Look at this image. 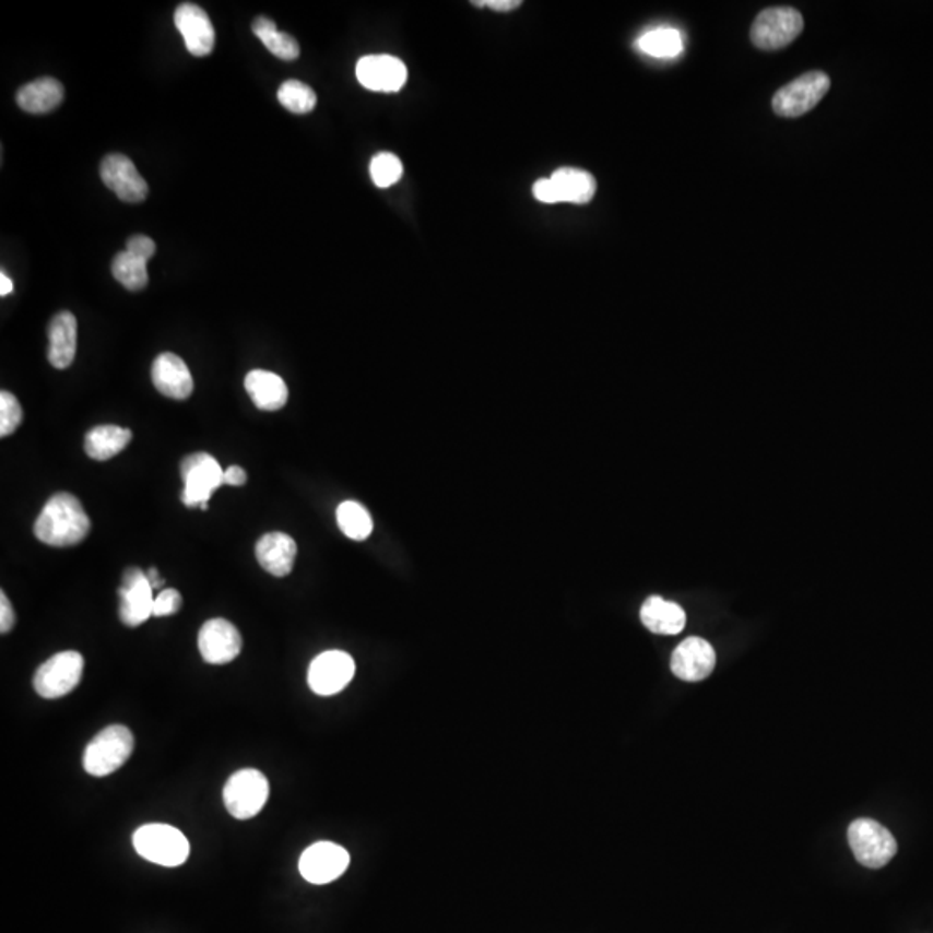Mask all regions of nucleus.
I'll return each instance as SVG.
<instances>
[{
  "instance_id": "obj_1",
  "label": "nucleus",
  "mask_w": 933,
  "mask_h": 933,
  "mask_svg": "<svg viewBox=\"0 0 933 933\" xmlns=\"http://www.w3.org/2000/svg\"><path fill=\"white\" fill-rule=\"evenodd\" d=\"M34 531L42 543L64 548L79 545L87 538L91 519L76 496L67 492L56 493L42 508Z\"/></svg>"
},
{
  "instance_id": "obj_2",
  "label": "nucleus",
  "mask_w": 933,
  "mask_h": 933,
  "mask_svg": "<svg viewBox=\"0 0 933 933\" xmlns=\"http://www.w3.org/2000/svg\"><path fill=\"white\" fill-rule=\"evenodd\" d=\"M132 731L121 724L99 731L83 754V768L92 777H108L130 759L133 752Z\"/></svg>"
},
{
  "instance_id": "obj_3",
  "label": "nucleus",
  "mask_w": 933,
  "mask_h": 933,
  "mask_svg": "<svg viewBox=\"0 0 933 933\" xmlns=\"http://www.w3.org/2000/svg\"><path fill=\"white\" fill-rule=\"evenodd\" d=\"M137 854L160 866L175 867L186 863L190 854L189 840L175 826L144 825L133 834Z\"/></svg>"
},
{
  "instance_id": "obj_4",
  "label": "nucleus",
  "mask_w": 933,
  "mask_h": 933,
  "mask_svg": "<svg viewBox=\"0 0 933 933\" xmlns=\"http://www.w3.org/2000/svg\"><path fill=\"white\" fill-rule=\"evenodd\" d=\"M847 839L859 863L872 870L890 863L897 852L894 835L875 819L859 818L852 822Z\"/></svg>"
},
{
  "instance_id": "obj_5",
  "label": "nucleus",
  "mask_w": 933,
  "mask_h": 933,
  "mask_svg": "<svg viewBox=\"0 0 933 933\" xmlns=\"http://www.w3.org/2000/svg\"><path fill=\"white\" fill-rule=\"evenodd\" d=\"M270 784L258 769H240L225 783L224 802L236 819H251L269 801Z\"/></svg>"
},
{
  "instance_id": "obj_6",
  "label": "nucleus",
  "mask_w": 933,
  "mask_h": 933,
  "mask_svg": "<svg viewBox=\"0 0 933 933\" xmlns=\"http://www.w3.org/2000/svg\"><path fill=\"white\" fill-rule=\"evenodd\" d=\"M180 474H182L184 481V505L189 508L199 507L208 510V500H210L211 495L224 484V469L211 454L199 451V453L189 454L182 460Z\"/></svg>"
},
{
  "instance_id": "obj_7",
  "label": "nucleus",
  "mask_w": 933,
  "mask_h": 933,
  "mask_svg": "<svg viewBox=\"0 0 933 933\" xmlns=\"http://www.w3.org/2000/svg\"><path fill=\"white\" fill-rule=\"evenodd\" d=\"M830 87V76L823 71L804 73L775 94L772 111L783 118H799L816 108Z\"/></svg>"
},
{
  "instance_id": "obj_8",
  "label": "nucleus",
  "mask_w": 933,
  "mask_h": 933,
  "mask_svg": "<svg viewBox=\"0 0 933 933\" xmlns=\"http://www.w3.org/2000/svg\"><path fill=\"white\" fill-rule=\"evenodd\" d=\"M804 29V17L793 8H769L757 14L751 28L757 49L778 50L792 44Z\"/></svg>"
},
{
  "instance_id": "obj_9",
  "label": "nucleus",
  "mask_w": 933,
  "mask_h": 933,
  "mask_svg": "<svg viewBox=\"0 0 933 933\" xmlns=\"http://www.w3.org/2000/svg\"><path fill=\"white\" fill-rule=\"evenodd\" d=\"M83 674V657L79 652L56 653L38 668L34 676L35 692L44 698H59L75 690Z\"/></svg>"
},
{
  "instance_id": "obj_10",
  "label": "nucleus",
  "mask_w": 933,
  "mask_h": 933,
  "mask_svg": "<svg viewBox=\"0 0 933 933\" xmlns=\"http://www.w3.org/2000/svg\"><path fill=\"white\" fill-rule=\"evenodd\" d=\"M355 661L350 653L329 650L320 653L311 662L308 670V685L315 694L329 697L343 692L355 676Z\"/></svg>"
},
{
  "instance_id": "obj_11",
  "label": "nucleus",
  "mask_w": 933,
  "mask_h": 933,
  "mask_svg": "<svg viewBox=\"0 0 933 933\" xmlns=\"http://www.w3.org/2000/svg\"><path fill=\"white\" fill-rule=\"evenodd\" d=\"M350 866V854L334 842H317L308 847L299 859V873L314 885L331 884L343 876Z\"/></svg>"
},
{
  "instance_id": "obj_12",
  "label": "nucleus",
  "mask_w": 933,
  "mask_h": 933,
  "mask_svg": "<svg viewBox=\"0 0 933 933\" xmlns=\"http://www.w3.org/2000/svg\"><path fill=\"white\" fill-rule=\"evenodd\" d=\"M118 597H120L121 621L130 628L141 626L153 616L156 597L150 579L141 569L130 567L125 570Z\"/></svg>"
},
{
  "instance_id": "obj_13",
  "label": "nucleus",
  "mask_w": 933,
  "mask_h": 933,
  "mask_svg": "<svg viewBox=\"0 0 933 933\" xmlns=\"http://www.w3.org/2000/svg\"><path fill=\"white\" fill-rule=\"evenodd\" d=\"M101 178L125 203H141L150 194L145 182L132 160L123 154H109L101 163Z\"/></svg>"
},
{
  "instance_id": "obj_14",
  "label": "nucleus",
  "mask_w": 933,
  "mask_h": 933,
  "mask_svg": "<svg viewBox=\"0 0 933 933\" xmlns=\"http://www.w3.org/2000/svg\"><path fill=\"white\" fill-rule=\"evenodd\" d=\"M198 647L208 664H228L243 650V636L227 619H210L199 629Z\"/></svg>"
},
{
  "instance_id": "obj_15",
  "label": "nucleus",
  "mask_w": 933,
  "mask_h": 933,
  "mask_svg": "<svg viewBox=\"0 0 933 933\" xmlns=\"http://www.w3.org/2000/svg\"><path fill=\"white\" fill-rule=\"evenodd\" d=\"M356 79L368 91L391 94L405 85L409 71L405 62L394 56H365L356 64Z\"/></svg>"
},
{
  "instance_id": "obj_16",
  "label": "nucleus",
  "mask_w": 933,
  "mask_h": 933,
  "mask_svg": "<svg viewBox=\"0 0 933 933\" xmlns=\"http://www.w3.org/2000/svg\"><path fill=\"white\" fill-rule=\"evenodd\" d=\"M716 668V652L704 638L692 636L677 645L671 657V671L683 682H702Z\"/></svg>"
},
{
  "instance_id": "obj_17",
  "label": "nucleus",
  "mask_w": 933,
  "mask_h": 933,
  "mask_svg": "<svg viewBox=\"0 0 933 933\" xmlns=\"http://www.w3.org/2000/svg\"><path fill=\"white\" fill-rule=\"evenodd\" d=\"M175 26L182 34L190 55L203 58L215 49V28L203 8L192 2L180 4L175 11Z\"/></svg>"
},
{
  "instance_id": "obj_18",
  "label": "nucleus",
  "mask_w": 933,
  "mask_h": 933,
  "mask_svg": "<svg viewBox=\"0 0 933 933\" xmlns=\"http://www.w3.org/2000/svg\"><path fill=\"white\" fill-rule=\"evenodd\" d=\"M151 377L154 388L172 400H187L194 391V379L189 367L174 353H162L154 359Z\"/></svg>"
},
{
  "instance_id": "obj_19",
  "label": "nucleus",
  "mask_w": 933,
  "mask_h": 933,
  "mask_svg": "<svg viewBox=\"0 0 933 933\" xmlns=\"http://www.w3.org/2000/svg\"><path fill=\"white\" fill-rule=\"evenodd\" d=\"M258 562L267 572L275 578L290 576L294 567V560L298 555V546L290 534L267 533L260 538L255 548Z\"/></svg>"
},
{
  "instance_id": "obj_20",
  "label": "nucleus",
  "mask_w": 933,
  "mask_h": 933,
  "mask_svg": "<svg viewBox=\"0 0 933 933\" xmlns=\"http://www.w3.org/2000/svg\"><path fill=\"white\" fill-rule=\"evenodd\" d=\"M49 358L50 365L55 368L70 367L73 364L76 355V338H79V327H76L75 315L71 311H61L50 320L49 329Z\"/></svg>"
},
{
  "instance_id": "obj_21",
  "label": "nucleus",
  "mask_w": 933,
  "mask_h": 933,
  "mask_svg": "<svg viewBox=\"0 0 933 933\" xmlns=\"http://www.w3.org/2000/svg\"><path fill=\"white\" fill-rule=\"evenodd\" d=\"M252 403L263 412H277L287 403L290 389L284 379L269 370H252L244 380Z\"/></svg>"
},
{
  "instance_id": "obj_22",
  "label": "nucleus",
  "mask_w": 933,
  "mask_h": 933,
  "mask_svg": "<svg viewBox=\"0 0 933 933\" xmlns=\"http://www.w3.org/2000/svg\"><path fill=\"white\" fill-rule=\"evenodd\" d=\"M641 623L656 635H677L686 626V614L677 603L650 597L640 611Z\"/></svg>"
},
{
  "instance_id": "obj_23",
  "label": "nucleus",
  "mask_w": 933,
  "mask_h": 933,
  "mask_svg": "<svg viewBox=\"0 0 933 933\" xmlns=\"http://www.w3.org/2000/svg\"><path fill=\"white\" fill-rule=\"evenodd\" d=\"M64 99V88L61 82L50 76L35 80L17 91L16 101L23 111L32 115H44L55 111Z\"/></svg>"
},
{
  "instance_id": "obj_24",
  "label": "nucleus",
  "mask_w": 933,
  "mask_h": 933,
  "mask_svg": "<svg viewBox=\"0 0 933 933\" xmlns=\"http://www.w3.org/2000/svg\"><path fill=\"white\" fill-rule=\"evenodd\" d=\"M560 203L588 204L597 194V180L584 169L560 168L552 175Z\"/></svg>"
},
{
  "instance_id": "obj_25",
  "label": "nucleus",
  "mask_w": 933,
  "mask_h": 933,
  "mask_svg": "<svg viewBox=\"0 0 933 933\" xmlns=\"http://www.w3.org/2000/svg\"><path fill=\"white\" fill-rule=\"evenodd\" d=\"M132 441V430L120 426H99L88 430L85 438V451L94 460L113 459L129 447Z\"/></svg>"
},
{
  "instance_id": "obj_26",
  "label": "nucleus",
  "mask_w": 933,
  "mask_h": 933,
  "mask_svg": "<svg viewBox=\"0 0 933 933\" xmlns=\"http://www.w3.org/2000/svg\"><path fill=\"white\" fill-rule=\"evenodd\" d=\"M252 32L263 42V46L272 52L275 58L284 61H294L302 55L299 44L290 34L279 32L275 21L270 17L260 16L252 23Z\"/></svg>"
},
{
  "instance_id": "obj_27",
  "label": "nucleus",
  "mask_w": 933,
  "mask_h": 933,
  "mask_svg": "<svg viewBox=\"0 0 933 933\" xmlns=\"http://www.w3.org/2000/svg\"><path fill=\"white\" fill-rule=\"evenodd\" d=\"M338 525L350 540L355 542H364L373 534L374 522L367 508L356 504V501H344L339 505Z\"/></svg>"
},
{
  "instance_id": "obj_28",
  "label": "nucleus",
  "mask_w": 933,
  "mask_h": 933,
  "mask_svg": "<svg viewBox=\"0 0 933 933\" xmlns=\"http://www.w3.org/2000/svg\"><path fill=\"white\" fill-rule=\"evenodd\" d=\"M638 47L652 58H676L682 55L683 38L674 28H657L641 35Z\"/></svg>"
},
{
  "instance_id": "obj_29",
  "label": "nucleus",
  "mask_w": 933,
  "mask_h": 933,
  "mask_svg": "<svg viewBox=\"0 0 933 933\" xmlns=\"http://www.w3.org/2000/svg\"><path fill=\"white\" fill-rule=\"evenodd\" d=\"M113 277L129 291L144 290L150 282L147 263L130 255L129 251L118 252L113 260Z\"/></svg>"
},
{
  "instance_id": "obj_30",
  "label": "nucleus",
  "mask_w": 933,
  "mask_h": 933,
  "mask_svg": "<svg viewBox=\"0 0 933 933\" xmlns=\"http://www.w3.org/2000/svg\"><path fill=\"white\" fill-rule=\"evenodd\" d=\"M279 103L294 115H306L317 106V94L314 88L299 80H287L279 88Z\"/></svg>"
},
{
  "instance_id": "obj_31",
  "label": "nucleus",
  "mask_w": 933,
  "mask_h": 933,
  "mask_svg": "<svg viewBox=\"0 0 933 933\" xmlns=\"http://www.w3.org/2000/svg\"><path fill=\"white\" fill-rule=\"evenodd\" d=\"M401 175H403V165L400 157L391 153H379L374 156L370 163V177L377 187L388 189L400 180Z\"/></svg>"
},
{
  "instance_id": "obj_32",
  "label": "nucleus",
  "mask_w": 933,
  "mask_h": 933,
  "mask_svg": "<svg viewBox=\"0 0 933 933\" xmlns=\"http://www.w3.org/2000/svg\"><path fill=\"white\" fill-rule=\"evenodd\" d=\"M23 410L13 392H0V436L8 438L20 427Z\"/></svg>"
},
{
  "instance_id": "obj_33",
  "label": "nucleus",
  "mask_w": 933,
  "mask_h": 933,
  "mask_svg": "<svg viewBox=\"0 0 933 933\" xmlns=\"http://www.w3.org/2000/svg\"><path fill=\"white\" fill-rule=\"evenodd\" d=\"M182 607V595L177 590H162L154 600V617L174 616Z\"/></svg>"
},
{
  "instance_id": "obj_34",
  "label": "nucleus",
  "mask_w": 933,
  "mask_h": 933,
  "mask_svg": "<svg viewBox=\"0 0 933 933\" xmlns=\"http://www.w3.org/2000/svg\"><path fill=\"white\" fill-rule=\"evenodd\" d=\"M127 251L147 263L154 257V252H156V244H154L151 237L133 236L127 243Z\"/></svg>"
},
{
  "instance_id": "obj_35",
  "label": "nucleus",
  "mask_w": 933,
  "mask_h": 933,
  "mask_svg": "<svg viewBox=\"0 0 933 933\" xmlns=\"http://www.w3.org/2000/svg\"><path fill=\"white\" fill-rule=\"evenodd\" d=\"M533 194L536 196L540 203L557 204L560 203L557 186L552 178H540L533 186Z\"/></svg>"
},
{
  "instance_id": "obj_36",
  "label": "nucleus",
  "mask_w": 933,
  "mask_h": 933,
  "mask_svg": "<svg viewBox=\"0 0 933 933\" xmlns=\"http://www.w3.org/2000/svg\"><path fill=\"white\" fill-rule=\"evenodd\" d=\"M14 623H16V614H14L13 605L2 591L0 593V633L8 635L14 628Z\"/></svg>"
},
{
  "instance_id": "obj_37",
  "label": "nucleus",
  "mask_w": 933,
  "mask_h": 933,
  "mask_svg": "<svg viewBox=\"0 0 933 933\" xmlns=\"http://www.w3.org/2000/svg\"><path fill=\"white\" fill-rule=\"evenodd\" d=\"M248 481V474L240 466L232 465L225 471L224 484L228 486H244Z\"/></svg>"
},
{
  "instance_id": "obj_38",
  "label": "nucleus",
  "mask_w": 933,
  "mask_h": 933,
  "mask_svg": "<svg viewBox=\"0 0 933 933\" xmlns=\"http://www.w3.org/2000/svg\"><path fill=\"white\" fill-rule=\"evenodd\" d=\"M484 2H486L487 8L498 11V13L513 11L522 4L521 0H484Z\"/></svg>"
},
{
  "instance_id": "obj_39",
  "label": "nucleus",
  "mask_w": 933,
  "mask_h": 933,
  "mask_svg": "<svg viewBox=\"0 0 933 933\" xmlns=\"http://www.w3.org/2000/svg\"><path fill=\"white\" fill-rule=\"evenodd\" d=\"M9 293H13V281L2 272L0 273V294L8 296Z\"/></svg>"
},
{
  "instance_id": "obj_40",
  "label": "nucleus",
  "mask_w": 933,
  "mask_h": 933,
  "mask_svg": "<svg viewBox=\"0 0 933 933\" xmlns=\"http://www.w3.org/2000/svg\"><path fill=\"white\" fill-rule=\"evenodd\" d=\"M145 576H147V579H150L151 587H153V590H157V588H162L163 584H165V581L160 578V572H157L156 569L147 570V572H145Z\"/></svg>"
}]
</instances>
